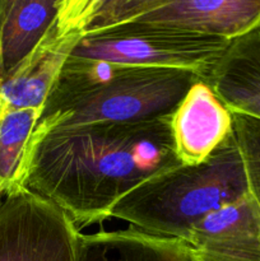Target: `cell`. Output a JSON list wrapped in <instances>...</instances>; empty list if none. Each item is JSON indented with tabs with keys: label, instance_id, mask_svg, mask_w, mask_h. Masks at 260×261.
<instances>
[{
	"label": "cell",
	"instance_id": "8992f818",
	"mask_svg": "<svg viewBox=\"0 0 260 261\" xmlns=\"http://www.w3.org/2000/svg\"><path fill=\"white\" fill-rule=\"evenodd\" d=\"M78 226L27 189L0 198V261H79Z\"/></svg>",
	"mask_w": 260,
	"mask_h": 261
},
{
	"label": "cell",
	"instance_id": "2e32d148",
	"mask_svg": "<svg viewBox=\"0 0 260 261\" xmlns=\"http://www.w3.org/2000/svg\"><path fill=\"white\" fill-rule=\"evenodd\" d=\"M5 76V73H4V69H3V64H2V58H0V83L3 82V79H4Z\"/></svg>",
	"mask_w": 260,
	"mask_h": 261
},
{
	"label": "cell",
	"instance_id": "5b68a950",
	"mask_svg": "<svg viewBox=\"0 0 260 261\" xmlns=\"http://www.w3.org/2000/svg\"><path fill=\"white\" fill-rule=\"evenodd\" d=\"M98 0H61L50 28L35 50L0 83V120L10 111L45 102L79 41L87 35Z\"/></svg>",
	"mask_w": 260,
	"mask_h": 261
},
{
	"label": "cell",
	"instance_id": "277c9868",
	"mask_svg": "<svg viewBox=\"0 0 260 261\" xmlns=\"http://www.w3.org/2000/svg\"><path fill=\"white\" fill-rule=\"evenodd\" d=\"M229 42L166 25L130 22L86 35L70 56L125 66L185 69L205 78Z\"/></svg>",
	"mask_w": 260,
	"mask_h": 261
},
{
	"label": "cell",
	"instance_id": "7a4b0ae2",
	"mask_svg": "<svg viewBox=\"0 0 260 261\" xmlns=\"http://www.w3.org/2000/svg\"><path fill=\"white\" fill-rule=\"evenodd\" d=\"M201 79L185 69L125 66L69 56L46 99L30 145L53 130L167 116Z\"/></svg>",
	"mask_w": 260,
	"mask_h": 261
},
{
	"label": "cell",
	"instance_id": "7c38bea8",
	"mask_svg": "<svg viewBox=\"0 0 260 261\" xmlns=\"http://www.w3.org/2000/svg\"><path fill=\"white\" fill-rule=\"evenodd\" d=\"M61 0H0V58L5 75L40 43Z\"/></svg>",
	"mask_w": 260,
	"mask_h": 261
},
{
	"label": "cell",
	"instance_id": "52a82bcc",
	"mask_svg": "<svg viewBox=\"0 0 260 261\" xmlns=\"http://www.w3.org/2000/svg\"><path fill=\"white\" fill-rule=\"evenodd\" d=\"M186 244L195 261H260V208L250 194L208 214Z\"/></svg>",
	"mask_w": 260,
	"mask_h": 261
},
{
	"label": "cell",
	"instance_id": "5bb4252c",
	"mask_svg": "<svg viewBox=\"0 0 260 261\" xmlns=\"http://www.w3.org/2000/svg\"><path fill=\"white\" fill-rule=\"evenodd\" d=\"M232 120L249 194L260 208V120L242 114H232Z\"/></svg>",
	"mask_w": 260,
	"mask_h": 261
},
{
	"label": "cell",
	"instance_id": "9a60e30c",
	"mask_svg": "<svg viewBox=\"0 0 260 261\" xmlns=\"http://www.w3.org/2000/svg\"><path fill=\"white\" fill-rule=\"evenodd\" d=\"M161 3L162 0H98L87 35L134 22Z\"/></svg>",
	"mask_w": 260,
	"mask_h": 261
},
{
	"label": "cell",
	"instance_id": "6da1fadb",
	"mask_svg": "<svg viewBox=\"0 0 260 261\" xmlns=\"http://www.w3.org/2000/svg\"><path fill=\"white\" fill-rule=\"evenodd\" d=\"M171 115L53 130L30 145L24 189L53 201L78 228L102 223L130 191L181 166Z\"/></svg>",
	"mask_w": 260,
	"mask_h": 261
},
{
	"label": "cell",
	"instance_id": "4fadbf2b",
	"mask_svg": "<svg viewBox=\"0 0 260 261\" xmlns=\"http://www.w3.org/2000/svg\"><path fill=\"white\" fill-rule=\"evenodd\" d=\"M40 110L10 111L0 120V198L24 189L28 152Z\"/></svg>",
	"mask_w": 260,
	"mask_h": 261
},
{
	"label": "cell",
	"instance_id": "3957f363",
	"mask_svg": "<svg viewBox=\"0 0 260 261\" xmlns=\"http://www.w3.org/2000/svg\"><path fill=\"white\" fill-rule=\"evenodd\" d=\"M249 194L233 134L204 162L178 166L145 181L116 204L111 218L145 233L188 241L208 214Z\"/></svg>",
	"mask_w": 260,
	"mask_h": 261
},
{
	"label": "cell",
	"instance_id": "ba28073f",
	"mask_svg": "<svg viewBox=\"0 0 260 261\" xmlns=\"http://www.w3.org/2000/svg\"><path fill=\"white\" fill-rule=\"evenodd\" d=\"M171 132L183 166H196L233 134L232 112L204 79L196 82L171 115Z\"/></svg>",
	"mask_w": 260,
	"mask_h": 261
},
{
	"label": "cell",
	"instance_id": "8fae6325",
	"mask_svg": "<svg viewBox=\"0 0 260 261\" xmlns=\"http://www.w3.org/2000/svg\"><path fill=\"white\" fill-rule=\"evenodd\" d=\"M79 261H195L185 241L130 227L81 234Z\"/></svg>",
	"mask_w": 260,
	"mask_h": 261
},
{
	"label": "cell",
	"instance_id": "30bf717a",
	"mask_svg": "<svg viewBox=\"0 0 260 261\" xmlns=\"http://www.w3.org/2000/svg\"><path fill=\"white\" fill-rule=\"evenodd\" d=\"M204 81L232 114L260 120V25L232 40Z\"/></svg>",
	"mask_w": 260,
	"mask_h": 261
},
{
	"label": "cell",
	"instance_id": "9c48e42d",
	"mask_svg": "<svg viewBox=\"0 0 260 261\" xmlns=\"http://www.w3.org/2000/svg\"><path fill=\"white\" fill-rule=\"evenodd\" d=\"M134 22L235 40L260 25V0H162Z\"/></svg>",
	"mask_w": 260,
	"mask_h": 261
}]
</instances>
